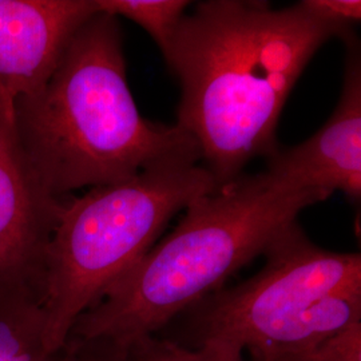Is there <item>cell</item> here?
I'll return each instance as SVG.
<instances>
[{
	"label": "cell",
	"instance_id": "obj_4",
	"mask_svg": "<svg viewBox=\"0 0 361 361\" xmlns=\"http://www.w3.org/2000/svg\"><path fill=\"white\" fill-rule=\"evenodd\" d=\"M216 189L194 150L67 200L46 253L47 348H65L78 319L153 247L174 214Z\"/></svg>",
	"mask_w": 361,
	"mask_h": 361
},
{
	"label": "cell",
	"instance_id": "obj_10",
	"mask_svg": "<svg viewBox=\"0 0 361 361\" xmlns=\"http://www.w3.org/2000/svg\"><path fill=\"white\" fill-rule=\"evenodd\" d=\"M189 4L186 0H95L98 13L126 18L142 27L164 56Z\"/></svg>",
	"mask_w": 361,
	"mask_h": 361
},
{
	"label": "cell",
	"instance_id": "obj_5",
	"mask_svg": "<svg viewBox=\"0 0 361 361\" xmlns=\"http://www.w3.org/2000/svg\"><path fill=\"white\" fill-rule=\"evenodd\" d=\"M265 264L237 286L213 292L188 313L194 345L219 344L269 355L289 345L297 324L324 297L361 289L360 253L314 245L295 222L264 253Z\"/></svg>",
	"mask_w": 361,
	"mask_h": 361
},
{
	"label": "cell",
	"instance_id": "obj_3",
	"mask_svg": "<svg viewBox=\"0 0 361 361\" xmlns=\"http://www.w3.org/2000/svg\"><path fill=\"white\" fill-rule=\"evenodd\" d=\"M326 198L269 170L197 198L176 229L78 319L68 340L129 348L154 335L264 255L305 207Z\"/></svg>",
	"mask_w": 361,
	"mask_h": 361
},
{
	"label": "cell",
	"instance_id": "obj_7",
	"mask_svg": "<svg viewBox=\"0 0 361 361\" xmlns=\"http://www.w3.org/2000/svg\"><path fill=\"white\" fill-rule=\"evenodd\" d=\"M347 42L341 97L332 116L310 140L268 159L271 173L326 197L341 192L352 202L361 198V56L353 31Z\"/></svg>",
	"mask_w": 361,
	"mask_h": 361
},
{
	"label": "cell",
	"instance_id": "obj_11",
	"mask_svg": "<svg viewBox=\"0 0 361 361\" xmlns=\"http://www.w3.org/2000/svg\"><path fill=\"white\" fill-rule=\"evenodd\" d=\"M131 361H246L245 355L219 344L183 347L165 338L146 336L129 347Z\"/></svg>",
	"mask_w": 361,
	"mask_h": 361
},
{
	"label": "cell",
	"instance_id": "obj_2",
	"mask_svg": "<svg viewBox=\"0 0 361 361\" xmlns=\"http://www.w3.org/2000/svg\"><path fill=\"white\" fill-rule=\"evenodd\" d=\"M13 119L30 168L58 198L130 180L170 155L200 152L177 125L141 116L119 20L104 13L78 28L38 91L13 102Z\"/></svg>",
	"mask_w": 361,
	"mask_h": 361
},
{
	"label": "cell",
	"instance_id": "obj_12",
	"mask_svg": "<svg viewBox=\"0 0 361 361\" xmlns=\"http://www.w3.org/2000/svg\"><path fill=\"white\" fill-rule=\"evenodd\" d=\"M246 361H361V322L308 345Z\"/></svg>",
	"mask_w": 361,
	"mask_h": 361
},
{
	"label": "cell",
	"instance_id": "obj_14",
	"mask_svg": "<svg viewBox=\"0 0 361 361\" xmlns=\"http://www.w3.org/2000/svg\"><path fill=\"white\" fill-rule=\"evenodd\" d=\"M74 361H131L129 348L107 340H67Z\"/></svg>",
	"mask_w": 361,
	"mask_h": 361
},
{
	"label": "cell",
	"instance_id": "obj_8",
	"mask_svg": "<svg viewBox=\"0 0 361 361\" xmlns=\"http://www.w3.org/2000/svg\"><path fill=\"white\" fill-rule=\"evenodd\" d=\"M95 0H0V89L13 102L51 77Z\"/></svg>",
	"mask_w": 361,
	"mask_h": 361
},
{
	"label": "cell",
	"instance_id": "obj_6",
	"mask_svg": "<svg viewBox=\"0 0 361 361\" xmlns=\"http://www.w3.org/2000/svg\"><path fill=\"white\" fill-rule=\"evenodd\" d=\"M66 201L47 193L30 168L16 137L13 101L0 89V279L44 285L47 247Z\"/></svg>",
	"mask_w": 361,
	"mask_h": 361
},
{
	"label": "cell",
	"instance_id": "obj_1",
	"mask_svg": "<svg viewBox=\"0 0 361 361\" xmlns=\"http://www.w3.org/2000/svg\"><path fill=\"white\" fill-rule=\"evenodd\" d=\"M331 26L300 3L207 0L180 20L164 58L178 78L177 126L197 143L217 188L238 178L255 158L279 147L276 131L298 78Z\"/></svg>",
	"mask_w": 361,
	"mask_h": 361
},
{
	"label": "cell",
	"instance_id": "obj_13",
	"mask_svg": "<svg viewBox=\"0 0 361 361\" xmlns=\"http://www.w3.org/2000/svg\"><path fill=\"white\" fill-rule=\"evenodd\" d=\"M300 4L317 19L341 30H350L360 22V0H304Z\"/></svg>",
	"mask_w": 361,
	"mask_h": 361
},
{
	"label": "cell",
	"instance_id": "obj_9",
	"mask_svg": "<svg viewBox=\"0 0 361 361\" xmlns=\"http://www.w3.org/2000/svg\"><path fill=\"white\" fill-rule=\"evenodd\" d=\"M43 285L0 279V361H74L70 347L52 352L44 340Z\"/></svg>",
	"mask_w": 361,
	"mask_h": 361
}]
</instances>
